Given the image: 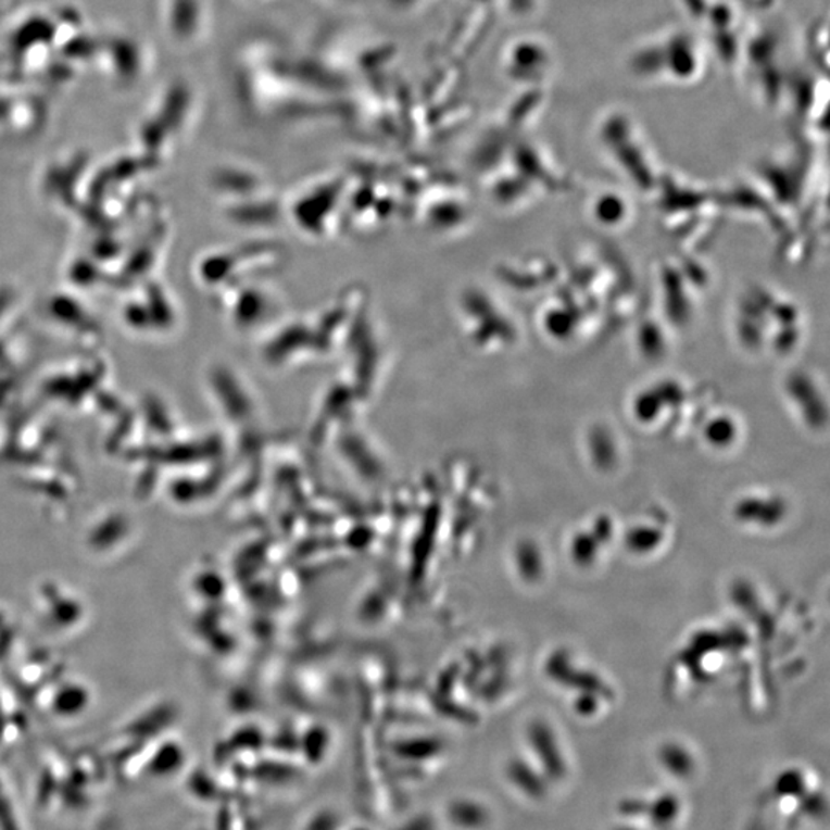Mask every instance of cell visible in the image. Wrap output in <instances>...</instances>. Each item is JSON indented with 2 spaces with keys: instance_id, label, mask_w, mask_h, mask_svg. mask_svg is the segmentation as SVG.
<instances>
[{
  "instance_id": "4",
  "label": "cell",
  "mask_w": 830,
  "mask_h": 830,
  "mask_svg": "<svg viewBox=\"0 0 830 830\" xmlns=\"http://www.w3.org/2000/svg\"><path fill=\"white\" fill-rule=\"evenodd\" d=\"M399 830H436V825H433V821L431 820V818L420 817V818H415V820H411L410 822H406V825Z\"/></svg>"
},
{
  "instance_id": "3",
  "label": "cell",
  "mask_w": 830,
  "mask_h": 830,
  "mask_svg": "<svg viewBox=\"0 0 830 830\" xmlns=\"http://www.w3.org/2000/svg\"><path fill=\"white\" fill-rule=\"evenodd\" d=\"M5 795H3L2 788H0V830H17L16 821H14L13 810H11L9 802H7Z\"/></svg>"
},
{
  "instance_id": "1",
  "label": "cell",
  "mask_w": 830,
  "mask_h": 830,
  "mask_svg": "<svg viewBox=\"0 0 830 830\" xmlns=\"http://www.w3.org/2000/svg\"><path fill=\"white\" fill-rule=\"evenodd\" d=\"M447 820L458 830H480L487 826L488 810L469 798H455L447 804Z\"/></svg>"
},
{
  "instance_id": "2",
  "label": "cell",
  "mask_w": 830,
  "mask_h": 830,
  "mask_svg": "<svg viewBox=\"0 0 830 830\" xmlns=\"http://www.w3.org/2000/svg\"><path fill=\"white\" fill-rule=\"evenodd\" d=\"M339 829V817L335 813L324 810V813L313 815L307 822L306 830H337Z\"/></svg>"
}]
</instances>
